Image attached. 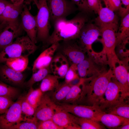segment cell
<instances>
[{
  "mask_svg": "<svg viewBox=\"0 0 129 129\" xmlns=\"http://www.w3.org/2000/svg\"><path fill=\"white\" fill-rule=\"evenodd\" d=\"M86 14L81 12L72 19L61 18L53 23L54 30L44 44L49 46L54 43L77 39L82 28L87 22Z\"/></svg>",
  "mask_w": 129,
  "mask_h": 129,
  "instance_id": "obj_1",
  "label": "cell"
},
{
  "mask_svg": "<svg viewBox=\"0 0 129 129\" xmlns=\"http://www.w3.org/2000/svg\"><path fill=\"white\" fill-rule=\"evenodd\" d=\"M113 77L111 68L91 78L90 82L84 84L85 100L88 105L97 107L102 98L109 82Z\"/></svg>",
  "mask_w": 129,
  "mask_h": 129,
  "instance_id": "obj_2",
  "label": "cell"
},
{
  "mask_svg": "<svg viewBox=\"0 0 129 129\" xmlns=\"http://www.w3.org/2000/svg\"><path fill=\"white\" fill-rule=\"evenodd\" d=\"M37 48L36 44L27 35L18 37L0 52V64L13 58L22 56L28 57Z\"/></svg>",
  "mask_w": 129,
  "mask_h": 129,
  "instance_id": "obj_3",
  "label": "cell"
},
{
  "mask_svg": "<svg viewBox=\"0 0 129 129\" xmlns=\"http://www.w3.org/2000/svg\"><path fill=\"white\" fill-rule=\"evenodd\" d=\"M100 29L101 41L107 58V63L113 69L117 63L121 64L115 51L116 46V34L118 24H113L99 27Z\"/></svg>",
  "mask_w": 129,
  "mask_h": 129,
  "instance_id": "obj_4",
  "label": "cell"
},
{
  "mask_svg": "<svg viewBox=\"0 0 129 129\" xmlns=\"http://www.w3.org/2000/svg\"><path fill=\"white\" fill-rule=\"evenodd\" d=\"M38 11L36 16L37 27L36 40L45 44L50 35L51 26L47 0H38Z\"/></svg>",
  "mask_w": 129,
  "mask_h": 129,
  "instance_id": "obj_5",
  "label": "cell"
},
{
  "mask_svg": "<svg viewBox=\"0 0 129 129\" xmlns=\"http://www.w3.org/2000/svg\"><path fill=\"white\" fill-rule=\"evenodd\" d=\"M126 100L123 96L119 84L113 77L97 107L105 112L115 105L126 101Z\"/></svg>",
  "mask_w": 129,
  "mask_h": 129,
  "instance_id": "obj_6",
  "label": "cell"
},
{
  "mask_svg": "<svg viewBox=\"0 0 129 129\" xmlns=\"http://www.w3.org/2000/svg\"><path fill=\"white\" fill-rule=\"evenodd\" d=\"M56 104L61 109L78 117L90 119L98 122L101 115L104 112L95 106L63 103Z\"/></svg>",
  "mask_w": 129,
  "mask_h": 129,
  "instance_id": "obj_7",
  "label": "cell"
},
{
  "mask_svg": "<svg viewBox=\"0 0 129 129\" xmlns=\"http://www.w3.org/2000/svg\"><path fill=\"white\" fill-rule=\"evenodd\" d=\"M50 21L66 18L76 11L75 5L68 0H47Z\"/></svg>",
  "mask_w": 129,
  "mask_h": 129,
  "instance_id": "obj_8",
  "label": "cell"
},
{
  "mask_svg": "<svg viewBox=\"0 0 129 129\" xmlns=\"http://www.w3.org/2000/svg\"><path fill=\"white\" fill-rule=\"evenodd\" d=\"M101 36L99 28L95 24L86 23L81 29L77 39L78 44L87 54L92 51V45Z\"/></svg>",
  "mask_w": 129,
  "mask_h": 129,
  "instance_id": "obj_9",
  "label": "cell"
},
{
  "mask_svg": "<svg viewBox=\"0 0 129 129\" xmlns=\"http://www.w3.org/2000/svg\"><path fill=\"white\" fill-rule=\"evenodd\" d=\"M23 98L14 102L5 113L0 115V129H10L23 120L21 105Z\"/></svg>",
  "mask_w": 129,
  "mask_h": 129,
  "instance_id": "obj_10",
  "label": "cell"
},
{
  "mask_svg": "<svg viewBox=\"0 0 129 129\" xmlns=\"http://www.w3.org/2000/svg\"><path fill=\"white\" fill-rule=\"evenodd\" d=\"M75 40L62 41L58 48L61 53L71 63L77 65L86 57V52L75 41Z\"/></svg>",
  "mask_w": 129,
  "mask_h": 129,
  "instance_id": "obj_11",
  "label": "cell"
},
{
  "mask_svg": "<svg viewBox=\"0 0 129 129\" xmlns=\"http://www.w3.org/2000/svg\"><path fill=\"white\" fill-rule=\"evenodd\" d=\"M23 30L19 20L5 23L0 28V52L21 36Z\"/></svg>",
  "mask_w": 129,
  "mask_h": 129,
  "instance_id": "obj_12",
  "label": "cell"
},
{
  "mask_svg": "<svg viewBox=\"0 0 129 129\" xmlns=\"http://www.w3.org/2000/svg\"><path fill=\"white\" fill-rule=\"evenodd\" d=\"M88 55V57L77 65L78 74L80 78H93L106 71L103 65Z\"/></svg>",
  "mask_w": 129,
  "mask_h": 129,
  "instance_id": "obj_13",
  "label": "cell"
},
{
  "mask_svg": "<svg viewBox=\"0 0 129 129\" xmlns=\"http://www.w3.org/2000/svg\"><path fill=\"white\" fill-rule=\"evenodd\" d=\"M25 76L22 72L16 71L5 64L0 65V80L11 86L17 87L25 85Z\"/></svg>",
  "mask_w": 129,
  "mask_h": 129,
  "instance_id": "obj_14",
  "label": "cell"
},
{
  "mask_svg": "<svg viewBox=\"0 0 129 129\" xmlns=\"http://www.w3.org/2000/svg\"><path fill=\"white\" fill-rule=\"evenodd\" d=\"M44 93L35 109L34 116L39 122L52 119L56 104L51 100L49 95Z\"/></svg>",
  "mask_w": 129,
  "mask_h": 129,
  "instance_id": "obj_15",
  "label": "cell"
},
{
  "mask_svg": "<svg viewBox=\"0 0 129 129\" xmlns=\"http://www.w3.org/2000/svg\"><path fill=\"white\" fill-rule=\"evenodd\" d=\"M21 15L20 22L23 30L32 42L36 44L37 32L36 16L31 13L27 5L24 4Z\"/></svg>",
  "mask_w": 129,
  "mask_h": 129,
  "instance_id": "obj_16",
  "label": "cell"
},
{
  "mask_svg": "<svg viewBox=\"0 0 129 129\" xmlns=\"http://www.w3.org/2000/svg\"><path fill=\"white\" fill-rule=\"evenodd\" d=\"M59 44V42L53 43L40 54L34 62L33 73L40 69L49 67Z\"/></svg>",
  "mask_w": 129,
  "mask_h": 129,
  "instance_id": "obj_17",
  "label": "cell"
},
{
  "mask_svg": "<svg viewBox=\"0 0 129 129\" xmlns=\"http://www.w3.org/2000/svg\"><path fill=\"white\" fill-rule=\"evenodd\" d=\"M86 80V78H80L77 83L71 86L66 98L61 103L77 104V102L85 100L84 84Z\"/></svg>",
  "mask_w": 129,
  "mask_h": 129,
  "instance_id": "obj_18",
  "label": "cell"
},
{
  "mask_svg": "<svg viewBox=\"0 0 129 129\" xmlns=\"http://www.w3.org/2000/svg\"><path fill=\"white\" fill-rule=\"evenodd\" d=\"M70 66L68 60L60 53L53 57L49 67L53 75L59 79L64 78Z\"/></svg>",
  "mask_w": 129,
  "mask_h": 129,
  "instance_id": "obj_19",
  "label": "cell"
},
{
  "mask_svg": "<svg viewBox=\"0 0 129 129\" xmlns=\"http://www.w3.org/2000/svg\"><path fill=\"white\" fill-rule=\"evenodd\" d=\"M113 77L119 84L124 98H128L129 95V82L128 81V72L126 67L123 65H119L113 69Z\"/></svg>",
  "mask_w": 129,
  "mask_h": 129,
  "instance_id": "obj_20",
  "label": "cell"
},
{
  "mask_svg": "<svg viewBox=\"0 0 129 129\" xmlns=\"http://www.w3.org/2000/svg\"><path fill=\"white\" fill-rule=\"evenodd\" d=\"M77 117L61 109L56 104L52 119L57 125L64 129L72 123H76Z\"/></svg>",
  "mask_w": 129,
  "mask_h": 129,
  "instance_id": "obj_21",
  "label": "cell"
},
{
  "mask_svg": "<svg viewBox=\"0 0 129 129\" xmlns=\"http://www.w3.org/2000/svg\"><path fill=\"white\" fill-rule=\"evenodd\" d=\"M23 6V4L17 5L9 2L0 16V23H6L19 20L18 17L21 14Z\"/></svg>",
  "mask_w": 129,
  "mask_h": 129,
  "instance_id": "obj_22",
  "label": "cell"
},
{
  "mask_svg": "<svg viewBox=\"0 0 129 129\" xmlns=\"http://www.w3.org/2000/svg\"><path fill=\"white\" fill-rule=\"evenodd\" d=\"M98 16L95 19V24L99 27L113 24H118V19L114 11L106 7L100 8Z\"/></svg>",
  "mask_w": 129,
  "mask_h": 129,
  "instance_id": "obj_23",
  "label": "cell"
},
{
  "mask_svg": "<svg viewBox=\"0 0 129 129\" xmlns=\"http://www.w3.org/2000/svg\"><path fill=\"white\" fill-rule=\"evenodd\" d=\"M99 122L109 129H117L125 123L129 122V119L104 112L100 116Z\"/></svg>",
  "mask_w": 129,
  "mask_h": 129,
  "instance_id": "obj_24",
  "label": "cell"
},
{
  "mask_svg": "<svg viewBox=\"0 0 129 129\" xmlns=\"http://www.w3.org/2000/svg\"><path fill=\"white\" fill-rule=\"evenodd\" d=\"M73 84L65 82L59 84L58 87L54 90L51 96H49L51 100L57 104L62 103L67 95L71 86Z\"/></svg>",
  "mask_w": 129,
  "mask_h": 129,
  "instance_id": "obj_25",
  "label": "cell"
},
{
  "mask_svg": "<svg viewBox=\"0 0 129 129\" xmlns=\"http://www.w3.org/2000/svg\"><path fill=\"white\" fill-rule=\"evenodd\" d=\"M129 36V13L122 18L116 34V45L128 41Z\"/></svg>",
  "mask_w": 129,
  "mask_h": 129,
  "instance_id": "obj_26",
  "label": "cell"
},
{
  "mask_svg": "<svg viewBox=\"0 0 129 129\" xmlns=\"http://www.w3.org/2000/svg\"><path fill=\"white\" fill-rule=\"evenodd\" d=\"M4 63L16 71L22 72L28 66V57L20 56L9 59Z\"/></svg>",
  "mask_w": 129,
  "mask_h": 129,
  "instance_id": "obj_27",
  "label": "cell"
},
{
  "mask_svg": "<svg viewBox=\"0 0 129 129\" xmlns=\"http://www.w3.org/2000/svg\"><path fill=\"white\" fill-rule=\"evenodd\" d=\"M58 79L54 75L49 74L41 81L39 88L43 93L53 91L59 84Z\"/></svg>",
  "mask_w": 129,
  "mask_h": 129,
  "instance_id": "obj_28",
  "label": "cell"
},
{
  "mask_svg": "<svg viewBox=\"0 0 129 129\" xmlns=\"http://www.w3.org/2000/svg\"><path fill=\"white\" fill-rule=\"evenodd\" d=\"M126 101H124L115 105L104 112L129 119V105Z\"/></svg>",
  "mask_w": 129,
  "mask_h": 129,
  "instance_id": "obj_29",
  "label": "cell"
},
{
  "mask_svg": "<svg viewBox=\"0 0 129 129\" xmlns=\"http://www.w3.org/2000/svg\"><path fill=\"white\" fill-rule=\"evenodd\" d=\"M51 72L49 67L39 69L33 74L30 79L25 85L30 88L32 87L36 83L41 81Z\"/></svg>",
  "mask_w": 129,
  "mask_h": 129,
  "instance_id": "obj_30",
  "label": "cell"
},
{
  "mask_svg": "<svg viewBox=\"0 0 129 129\" xmlns=\"http://www.w3.org/2000/svg\"><path fill=\"white\" fill-rule=\"evenodd\" d=\"M19 93L18 88L8 85L0 80V96L7 97L13 100L18 97Z\"/></svg>",
  "mask_w": 129,
  "mask_h": 129,
  "instance_id": "obj_31",
  "label": "cell"
},
{
  "mask_svg": "<svg viewBox=\"0 0 129 129\" xmlns=\"http://www.w3.org/2000/svg\"><path fill=\"white\" fill-rule=\"evenodd\" d=\"M44 93L39 88L34 89L32 87L30 88L28 93L25 97L27 101L36 109Z\"/></svg>",
  "mask_w": 129,
  "mask_h": 129,
  "instance_id": "obj_32",
  "label": "cell"
},
{
  "mask_svg": "<svg viewBox=\"0 0 129 129\" xmlns=\"http://www.w3.org/2000/svg\"><path fill=\"white\" fill-rule=\"evenodd\" d=\"M99 122L90 119L77 117L76 123L79 125L81 129H105V127Z\"/></svg>",
  "mask_w": 129,
  "mask_h": 129,
  "instance_id": "obj_33",
  "label": "cell"
},
{
  "mask_svg": "<svg viewBox=\"0 0 129 129\" xmlns=\"http://www.w3.org/2000/svg\"><path fill=\"white\" fill-rule=\"evenodd\" d=\"M23 120L11 127L10 129H38L39 122L34 117L23 118Z\"/></svg>",
  "mask_w": 129,
  "mask_h": 129,
  "instance_id": "obj_34",
  "label": "cell"
},
{
  "mask_svg": "<svg viewBox=\"0 0 129 129\" xmlns=\"http://www.w3.org/2000/svg\"><path fill=\"white\" fill-rule=\"evenodd\" d=\"M21 110L22 114L25 116L23 118L30 119L34 117L35 108L27 101L25 97L21 103Z\"/></svg>",
  "mask_w": 129,
  "mask_h": 129,
  "instance_id": "obj_35",
  "label": "cell"
},
{
  "mask_svg": "<svg viewBox=\"0 0 129 129\" xmlns=\"http://www.w3.org/2000/svg\"><path fill=\"white\" fill-rule=\"evenodd\" d=\"M80 78L78 73L77 65L71 64L65 75L64 82L70 83L75 80H79Z\"/></svg>",
  "mask_w": 129,
  "mask_h": 129,
  "instance_id": "obj_36",
  "label": "cell"
},
{
  "mask_svg": "<svg viewBox=\"0 0 129 129\" xmlns=\"http://www.w3.org/2000/svg\"><path fill=\"white\" fill-rule=\"evenodd\" d=\"M14 102L10 98L0 96V114L5 113Z\"/></svg>",
  "mask_w": 129,
  "mask_h": 129,
  "instance_id": "obj_37",
  "label": "cell"
},
{
  "mask_svg": "<svg viewBox=\"0 0 129 129\" xmlns=\"http://www.w3.org/2000/svg\"><path fill=\"white\" fill-rule=\"evenodd\" d=\"M38 129H64L57 125L51 119L39 122Z\"/></svg>",
  "mask_w": 129,
  "mask_h": 129,
  "instance_id": "obj_38",
  "label": "cell"
},
{
  "mask_svg": "<svg viewBox=\"0 0 129 129\" xmlns=\"http://www.w3.org/2000/svg\"><path fill=\"white\" fill-rule=\"evenodd\" d=\"M81 12L86 14L90 12L91 11L89 8L87 0H70Z\"/></svg>",
  "mask_w": 129,
  "mask_h": 129,
  "instance_id": "obj_39",
  "label": "cell"
},
{
  "mask_svg": "<svg viewBox=\"0 0 129 129\" xmlns=\"http://www.w3.org/2000/svg\"><path fill=\"white\" fill-rule=\"evenodd\" d=\"M106 7L113 11H118L121 5L120 0H104Z\"/></svg>",
  "mask_w": 129,
  "mask_h": 129,
  "instance_id": "obj_40",
  "label": "cell"
},
{
  "mask_svg": "<svg viewBox=\"0 0 129 129\" xmlns=\"http://www.w3.org/2000/svg\"><path fill=\"white\" fill-rule=\"evenodd\" d=\"M103 1L104 0H103ZM89 8L91 12L98 13L102 6L100 0H87Z\"/></svg>",
  "mask_w": 129,
  "mask_h": 129,
  "instance_id": "obj_41",
  "label": "cell"
},
{
  "mask_svg": "<svg viewBox=\"0 0 129 129\" xmlns=\"http://www.w3.org/2000/svg\"><path fill=\"white\" fill-rule=\"evenodd\" d=\"M121 5L124 7H120L118 10L119 14L121 16H124L129 12V0H120Z\"/></svg>",
  "mask_w": 129,
  "mask_h": 129,
  "instance_id": "obj_42",
  "label": "cell"
},
{
  "mask_svg": "<svg viewBox=\"0 0 129 129\" xmlns=\"http://www.w3.org/2000/svg\"><path fill=\"white\" fill-rule=\"evenodd\" d=\"M9 2L5 0H0V16Z\"/></svg>",
  "mask_w": 129,
  "mask_h": 129,
  "instance_id": "obj_43",
  "label": "cell"
},
{
  "mask_svg": "<svg viewBox=\"0 0 129 129\" xmlns=\"http://www.w3.org/2000/svg\"><path fill=\"white\" fill-rule=\"evenodd\" d=\"M64 129H81L79 125L76 123H74L70 124Z\"/></svg>",
  "mask_w": 129,
  "mask_h": 129,
  "instance_id": "obj_44",
  "label": "cell"
},
{
  "mask_svg": "<svg viewBox=\"0 0 129 129\" xmlns=\"http://www.w3.org/2000/svg\"><path fill=\"white\" fill-rule=\"evenodd\" d=\"M10 1L13 4L20 5L23 4L24 0H10Z\"/></svg>",
  "mask_w": 129,
  "mask_h": 129,
  "instance_id": "obj_45",
  "label": "cell"
},
{
  "mask_svg": "<svg viewBox=\"0 0 129 129\" xmlns=\"http://www.w3.org/2000/svg\"><path fill=\"white\" fill-rule=\"evenodd\" d=\"M116 129H129V122L124 123L120 126L118 127Z\"/></svg>",
  "mask_w": 129,
  "mask_h": 129,
  "instance_id": "obj_46",
  "label": "cell"
},
{
  "mask_svg": "<svg viewBox=\"0 0 129 129\" xmlns=\"http://www.w3.org/2000/svg\"><path fill=\"white\" fill-rule=\"evenodd\" d=\"M29 1H33L37 6L38 4V0H29Z\"/></svg>",
  "mask_w": 129,
  "mask_h": 129,
  "instance_id": "obj_47",
  "label": "cell"
},
{
  "mask_svg": "<svg viewBox=\"0 0 129 129\" xmlns=\"http://www.w3.org/2000/svg\"><path fill=\"white\" fill-rule=\"evenodd\" d=\"M4 23H0V28H2L4 25Z\"/></svg>",
  "mask_w": 129,
  "mask_h": 129,
  "instance_id": "obj_48",
  "label": "cell"
}]
</instances>
